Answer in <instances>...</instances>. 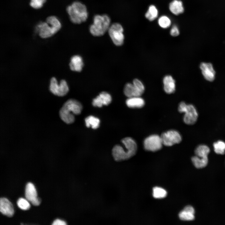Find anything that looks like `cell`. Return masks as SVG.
<instances>
[{"instance_id": "cell-27", "label": "cell", "mask_w": 225, "mask_h": 225, "mask_svg": "<svg viewBox=\"0 0 225 225\" xmlns=\"http://www.w3.org/2000/svg\"><path fill=\"white\" fill-rule=\"evenodd\" d=\"M167 195V192L164 189L159 187H155L153 189V196L156 198H163Z\"/></svg>"}, {"instance_id": "cell-22", "label": "cell", "mask_w": 225, "mask_h": 225, "mask_svg": "<svg viewBox=\"0 0 225 225\" xmlns=\"http://www.w3.org/2000/svg\"><path fill=\"white\" fill-rule=\"evenodd\" d=\"M210 152L209 148L205 144L198 145L195 150V155L201 158L208 157Z\"/></svg>"}, {"instance_id": "cell-30", "label": "cell", "mask_w": 225, "mask_h": 225, "mask_svg": "<svg viewBox=\"0 0 225 225\" xmlns=\"http://www.w3.org/2000/svg\"><path fill=\"white\" fill-rule=\"evenodd\" d=\"M17 204L18 206L21 209L27 210L30 207V204L27 200L23 198H20L18 200Z\"/></svg>"}, {"instance_id": "cell-19", "label": "cell", "mask_w": 225, "mask_h": 225, "mask_svg": "<svg viewBox=\"0 0 225 225\" xmlns=\"http://www.w3.org/2000/svg\"><path fill=\"white\" fill-rule=\"evenodd\" d=\"M169 8L170 11L175 15H178L184 11L182 2L179 0L172 1L170 3Z\"/></svg>"}, {"instance_id": "cell-23", "label": "cell", "mask_w": 225, "mask_h": 225, "mask_svg": "<svg viewBox=\"0 0 225 225\" xmlns=\"http://www.w3.org/2000/svg\"><path fill=\"white\" fill-rule=\"evenodd\" d=\"M86 125L87 127H91L92 128L96 129L99 127L100 123L99 119L92 116H89L85 119Z\"/></svg>"}, {"instance_id": "cell-24", "label": "cell", "mask_w": 225, "mask_h": 225, "mask_svg": "<svg viewBox=\"0 0 225 225\" xmlns=\"http://www.w3.org/2000/svg\"><path fill=\"white\" fill-rule=\"evenodd\" d=\"M132 83L135 90V97H140L144 91V85L140 80L137 79H134Z\"/></svg>"}, {"instance_id": "cell-15", "label": "cell", "mask_w": 225, "mask_h": 225, "mask_svg": "<svg viewBox=\"0 0 225 225\" xmlns=\"http://www.w3.org/2000/svg\"><path fill=\"white\" fill-rule=\"evenodd\" d=\"M195 210L191 206H186L179 214L180 219L183 221H190L195 218Z\"/></svg>"}, {"instance_id": "cell-4", "label": "cell", "mask_w": 225, "mask_h": 225, "mask_svg": "<svg viewBox=\"0 0 225 225\" xmlns=\"http://www.w3.org/2000/svg\"><path fill=\"white\" fill-rule=\"evenodd\" d=\"M110 23V18L108 15H96L93 18V23L89 28L90 32L95 36H102L108 31Z\"/></svg>"}, {"instance_id": "cell-18", "label": "cell", "mask_w": 225, "mask_h": 225, "mask_svg": "<svg viewBox=\"0 0 225 225\" xmlns=\"http://www.w3.org/2000/svg\"><path fill=\"white\" fill-rule=\"evenodd\" d=\"M69 66L70 69L73 71H81L83 66L82 58L79 55L73 56L71 59Z\"/></svg>"}, {"instance_id": "cell-5", "label": "cell", "mask_w": 225, "mask_h": 225, "mask_svg": "<svg viewBox=\"0 0 225 225\" xmlns=\"http://www.w3.org/2000/svg\"><path fill=\"white\" fill-rule=\"evenodd\" d=\"M178 109L181 113H184L183 117L184 122L192 125L196 123L198 118V113L195 106L192 104H187L182 102L179 104Z\"/></svg>"}, {"instance_id": "cell-14", "label": "cell", "mask_w": 225, "mask_h": 225, "mask_svg": "<svg viewBox=\"0 0 225 225\" xmlns=\"http://www.w3.org/2000/svg\"><path fill=\"white\" fill-rule=\"evenodd\" d=\"M0 211L2 214L9 217H12L14 214L12 205L6 198H1L0 199Z\"/></svg>"}, {"instance_id": "cell-20", "label": "cell", "mask_w": 225, "mask_h": 225, "mask_svg": "<svg viewBox=\"0 0 225 225\" xmlns=\"http://www.w3.org/2000/svg\"><path fill=\"white\" fill-rule=\"evenodd\" d=\"M46 22L51 27L55 34L61 28L62 25L60 20L55 16H51L48 17Z\"/></svg>"}, {"instance_id": "cell-32", "label": "cell", "mask_w": 225, "mask_h": 225, "mask_svg": "<svg viewBox=\"0 0 225 225\" xmlns=\"http://www.w3.org/2000/svg\"><path fill=\"white\" fill-rule=\"evenodd\" d=\"M170 33L172 36L173 37L177 36L179 35V30L176 25H174L172 27L170 31Z\"/></svg>"}, {"instance_id": "cell-1", "label": "cell", "mask_w": 225, "mask_h": 225, "mask_svg": "<svg viewBox=\"0 0 225 225\" xmlns=\"http://www.w3.org/2000/svg\"><path fill=\"white\" fill-rule=\"evenodd\" d=\"M124 147L119 145L115 146L112 154L115 160L120 162L128 160L134 156L137 150V144L131 137H126L121 141Z\"/></svg>"}, {"instance_id": "cell-26", "label": "cell", "mask_w": 225, "mask_h": 225, "mask_svg": "<svg viewBox=\"0 0 225 225\" xmlns=\"http://www.w3.org/2000/svg\"><path fill=\"white\" fill-rule=\"evenodd\" d=\"M215 152L217 154L223 155L225 153V142L218 140L213 144Z\"/></svg>"}, {"instance_id": "cell-7", "label": "cell", "mask_w": 225, "mask_h": 225, "mask_svg": "<svg viewBox=\"0 0 225 225\" xmlns=\"http://www.w3.org/2000/svg\"><path fill=\"white\" fill-rule=\"evenodd\" d=\"M108 31L110 37L115 45L120 46L122 44L124 38L123 29L120 24L113 23L110 25Z\"/></svg>"}, {"instance_id": "cell-17", "label": "cell", "mask_w": 225, "mask_h": 225, "mask_svg": "<svg viewBox=\"0 0 225 225\" xmlns=\"http://www.w3.org/2000/svg\"><path fill=\"white\" fill-rule=\"evenodd\" d=\"M126 102L127 106L132 108H140L145 104L144 99L140 97L128 98Z\"/></svg>"}, {"instance_id": "cell-13", "label": "cell", "mask_w": 225, "mask_h": 225, "mask_svg": "<svg viewBox=\"0 0 225 225\" xmlns=\"http://www.w3.org/2000/svg\"><path fill=\"white\" fill-rule=\"evenodd\" d=\"M112 97L107 92H102L94 98L92 102V105L96 107H101L103 105H108L111 102Z\"/></svg>"}, {"instance_id": "cell-3", "label": "cell", "mask_w": 225, "mask_h": 225, "mask_svg": "<svg viewBox=\"0 0 225 225\" xmlns=\"http://www.w3.org/2000/svg\"><path fill=\"white\" fill-rule=\"evenodd\" d=\"M67 11L71 21L79 24L85 22L88 18V12L86 6L82 2L75 1L68 6Z\"/></svg>"}, {"instance_id": "cell-11", "label": "cell", "mask_w": 225, "mask_h": 225, "mask_svg": "<svg viewBox=\"0 0 225 225\" xmlns=\"http://www.w3.org/2000/svg\"><path fill=\"white\" fill-rule=\"evenodd\" d=\"M199 68L203 77L206 80L212 82L214 80L216 72L211 63L202 62L200 64Z\"/></svg>"}, {"instance_id": "cell-29", "label": "cell", "mask_w": 225, "mask_h": 225, "mask_svg": "<svg viewBox=\"0 0 225 225\" xmlns=\"http://www.w3.org/2000/svg\"><path fill=\"white\" fill-rule=\"evenodd\" d=\"M158 22L159 25L163 28H166L169 27L171 23L170 18L166 16H162L160 17Z\"/></svg>"}, {"instance_id": "cell-31", "label": "cell", "mask_w": 225, "mask_h": 225, "mask_svg": "<svg viewBox=\"0 0 225 225\" xmlns=\"http://www.w3.org/2000/svg\"><path fill=\"white\" fill-rule=\"evenodd\" d=\"M46 0H31L30 6L35 9L40 8L43 6Z\"/></svg>"}, {"instance_id": "cell-28", "label": "cell", "mask_w": 225, "mask_h": 225, "mask_svg": "<svg viewBox=\"0 0 225 225\" xmlns=\"http://www.w3.org/2000/svg\"><path fill=\"white\" fill-rule=\"evenodd\" d=\"M124 93L128 98L135 97V91L133 83H127L125 86Z\"/></svg>"}, {"instance_id": "cell-16", "label": "cell", "mask_w": 225, "mask_h": 225, "mask_svg": "<svg viewBox=\"0 0 225 225\" xmlns=\"http://www.w3.org/2000/svg\"><path fill=\"white\" fill-rule=\"evenodd\" d=\"M164 90L168 94H171L174 92L175 90V80L170 75L166 76L163 79Z\"/></svg>"}, {"instance_id": "cell-33", "label": "cell", "mask_w": 225, "mask_h": 225, "mask_svg": "<svg viewBox=\"0 0 225 225\" xmlns=\"http://www.w3.org/2000/svg\"><path fill=\"white\" fill-rule=\"evenodd\" d=\"M66 224L65 221L59 219L55 220L52 224V225H65Z\"/></svg>"}, {"instance_id": "cell-2", "label": "cell", "mask_w": 225, "mask_h": 225, "mask_svg": "<svg viewBox=\"0 0 225 225\" xmlns=\"http://www.w3.org/2000/svg\"><path fill=\"white\" fill-rule=\"evenodd\" d=\"M82 106L79 101L71 99L67 101L60 110L59 115L61 119L67 124L73 123L75 121L74 115L80 114Z\"/></svg>"}, {"instance_id": "cell-25", "label": "cell", "mask_w": 225, "mask_h": 225, "mask_svg": "<svg viewBox=\"0 0 225 225\" xmlns=\"http://www.w3.org/2000/svg\"><path fill=\"white\" fill-rule=\"evenodd\" d=\"M158 15V10L154 5H151L145 14V17L150 21H152L155 19Z\"/></svg>"}, {"instance_id": "cell-12", "label": "cell", "mask_w": 225, "mask_h": 225, "mask_svg": "<svg viewBox=\"0 0 225 225\" xmlns=\"http://www.w3.org/2000/svg\"><path fill=\"white\" fill-rule=\"evenodd\" d=\"M35 30L39 36L43 38L51 37L55 34L50 25L46 22H40L37 25Z\"/></svg>"}, {"instance_id": "cell-8", "label": "cell", "mask_w": 225, "mask_h": 225, "mask_svg": "<svg viewBox=\"0 0 225 225\" xmlns=\"http://www.w3.org/2000/svg\"><path fill=\"white\" fill-rule=\"evenodd\" d=\"M163 145L161 136L153 134L147 137L143 142L144 149L147 151L156 152L160 150Z\"/></svg>"}, {"instance_id": "cell-9", "label": "cell", "mask_w": 225, "mask_h": 225, "mask_svg": "<svg viewBox=\"0 0 225 225\" xmlns=\"http://www.w3.org/2000/svg\"><path fill=\"white\" fill-rule=\"evenodd\" d=\"M163 145L171 146L179 143L182 140V137L177 131L172 130L162 133L160 136Z\"/></svg>"}, {"instance_id": "cell-21", "label": "cell", "mask_w": 225, "mask_h": 225, "mask_svg": "<svg viewBox=\"0 0 225 225\" xmlns=\"http://www.w3.org/2000/svg\"><path fill=\"white\" fill-rule=\"evenodd\" d=\"M191 160L195 167L198 168L205 167L208 162V157L201 158L196 155L192 157Z\"/></svg>"}, {"instance_id": "cell-6", "label": "cell", "mask_w": 225, "mask_h": 225, "mask_svg": "<svg viewBox=\"0 0 225 225\" xmlns=\"http://www.w3.org/2000/svg\"><path fill=\"white\" fill-rule=\"evenodd\" d=\"M49 88L53 94L59 97L65 96L69 90L68 85L65 80H61L58 83L54 77L51 79Z\"/></svg>"}, {"instance_id": "cell-10", "label": "cell", "mask_w": 225, "mask_h": 225, "mask_svg": "<svg viewBox=\"0 0 225 225\" xmlns=\"http://www.w3.org/2000/svg\"><path fill=\"white\" fill-rule=\"evenodd\" d=\"M37 193L34 185L31 182L28 183L26 186L25 196L26 199L34 206L39 205L40 199L38 197Z\"/></svg>"}]
</instances>
